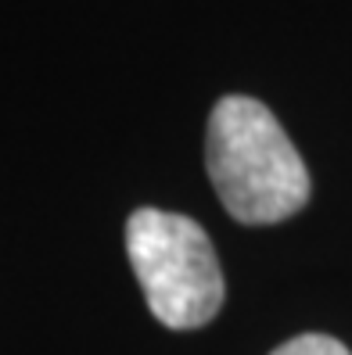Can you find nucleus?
<instances>
[{
	"mask_svg": "<svg viewBox=\"0 0 352 355\" xmlns=\"http://www.w3.org/2000/svg\"><path fill=\"white\" fill-rule=\"evenodd\" d=\"M205 162L223 208L248 226L292 219L313 194V180L295 144L255 97L231 94L212 108Z\"/></svg>",
	"mask_w": 352,
	"mask_h": 355,
	"instance_id": "obj_1",
	"label": "nucleus"
},
{
	"mask_svg": "<svg viewBox=\"0 0 352 355\" xmlns=\"http://www.w3.org/2000/svg\"><path fill=\"white\" fill-rule=\"evenodd\" d=\"M126 252L151 316L169 330L216 320L226 284L209 234L180 212L137 208L126 223Z\"/></svg>",
	"mask_w": 352,
	"mask_h": 355,
	"instance_id": "obj_2",
	"label": "nucleus"
},
{
	"mask_svg": "<svg viewBox=\"0 0 352 355\" xmlns=\"http://www.w3.org/2000/svg\"><path fill=\"white\" fill-rule=\"evenodd\" d=\"M270 355H352V352L327 334H302V338H292L280 348H274Z\"/></svg>",
	"mask_w": 352,
	"mask_h": 355,
	"instance_id": "obj_3",
	"label": "nucleus"
}]
</instances>
